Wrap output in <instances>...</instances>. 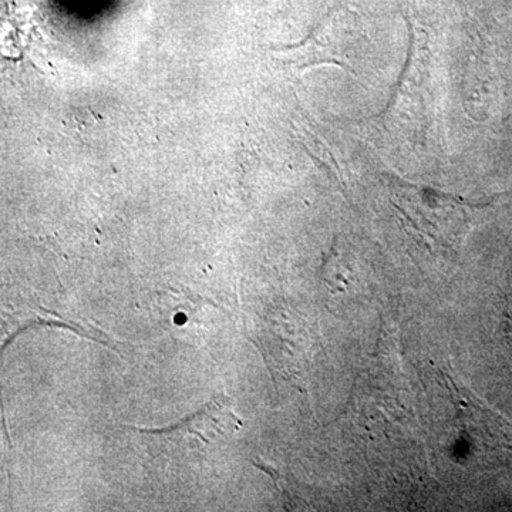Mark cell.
Returning <instances> with one entry per match:
<instances>
[{"label":"cell","instance_id":"6da1fadb","mask_svg":"<svg viewBox=\"0 0 512 512\" xmlns=\"http://www.w3.org/2000/svg\"><path fill=\"white\" fill-rule=\"evenodd\" d=\"M390 202L404 229L433 254L450 252L463 241L470 202L426 185L412 184L394 174L384 175Z\"/></svg>","mask_w":512,"mask_h":512},{"label":"cell","instance_id":"7a4b0ae2","mask_svg":"<svg viewBox=\"0 0 512 512\" xmlns=\"http://www.w3.org/2000/svg\"><path fill=\"white\" fill-rule=\"evenodd\" d=\"M239 421L237 416L229 409L224 396L215 397L200 412L191 417L161 430H138L141 436L156 441L163 451L181 453L191 448L211 446L215 441L224 439L232 431L237 430Z\"/></svg>","mask_w":512,"mask_h":512},{"label":"cell","instance_id":"3957f363","mask_svg":"<svg viewBox=\"0 0 512 512\" xmlns=\"http://www.w3.org/2000/svg\"><path fill=\"white\" fill-rule=\"evenodd\" d=\"M333 18L335 16L330 13L329 18L299 45L272 47V52L278 53L282 62L298 70L320 64H333L345 72L356 74L355 67L352 66L355 43L349 39V30L339 33Z\"/></svg>","mask_w":512,"mask_h":512}]
</instances>
